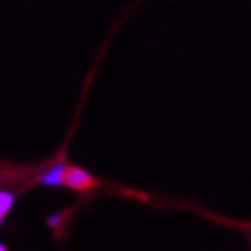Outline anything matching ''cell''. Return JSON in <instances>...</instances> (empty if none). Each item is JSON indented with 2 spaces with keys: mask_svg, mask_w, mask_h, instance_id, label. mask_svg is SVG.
<instances>
[{
  "mask_svg": "<svg viewBox=\"0 0 251 251\" xmlns=\"http://www.w3.org/2000/svg\"><path fill=\"white\" fill-rule=\"evenodd\" d=\"M64 184H68L70 188H74V190H88V188H92L96 184V180L80 168H68Z\"/></svg>",
  "mask_w": 251,
  "mask_h": 251,
  "instance_id": "cell-1",
  "label": "cell"
},
{
  "mask_svg": "<svg viewBox=\"0 0 251 251\" xmlns=\"http://www.w3.org/2000/svg\"><path fill=\"white\" fill-rule=\"evenodd\" d=\"M66 170H68L66 164L53 166L51 170H47L41 176V184H45V186H61V184H64V180H66Z\"/></svg>",
  "mask_w": 251,
  "mask_h": 251,
  "instance_id": "cell-2",
  "label": "cell"
},
{
  "mask_svg": "<svg viewBox=\"0 0 251 251\" xmlns=\"http://www.w3.org/2000/svg\"><path fill=\"white\" fill-rule=\"evenodd\" d=\"M12 204H15V194L0 190V217H6L12 208Z\"/></svg>",
  "mask_w": 251,
  "mask_h": 251,
  "instance_id": "cell-3",
  "label": "cell"
},
{
  "mask_svg": "<svg viewBox=\"0 0 251 251\" xmlns=\"http://www.w3.org/2000/svg\"><path fill=\"white\" fill-rule=\"evenodd\" d=\"M59 221H61V215H55V217H49V225H51V227H55V225H59Z\"/></svg>",
  "mask_w": 251,
  "mask_h": 251,
  "instance_id": "cell-4",
  "label": "cell"
},
{
  "mask_svg": "<svg viewBox=\"0 0 251 251\" xmlns=\"http://www.w3.org/2000/svg\"><path fill=\"white\" fill-rule=\"evenodd\" d=\"M0 251H6V247H4L2 243H0Z\"/></svg>",
  "mask_w": 251,
  "mask_h": 251,
  "instance_id": "cell-5",
  "label": "cell"
},
{
  "mask_svg": "<svg viewBox=\"0 0 251 251\" xmlns=\"http://www.w3.org/2000/svg\"><path fill=\"white\" fill-rule=\"evenodd\" d=\"M2 221H4V217H0V225H2Z\"/></svg>",
  "mask_w": 251,
  "mask_h": 251,
  "instance_id": "cell-6",
  "label": "cell"
}]
</instances>
